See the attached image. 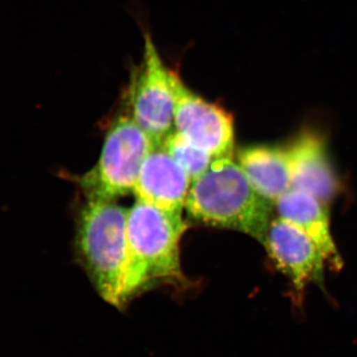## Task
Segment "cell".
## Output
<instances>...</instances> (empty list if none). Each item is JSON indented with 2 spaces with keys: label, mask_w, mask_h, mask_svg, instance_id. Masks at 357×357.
I'll list each match as a JSON object with an SVG mask.
<instances>
[{
  "label": "cell",
  "mask_w": 357,
  "mask_h": 357,
  "mask_svg": "<svg viewBox=\"0 0 357 357\" xmlns=\"http://www.w3.org/2000/svg\"><path fill=\"white\" fill-rule=\"evenodd\" d=\"M188 229L183 220L136 201L129 208L122 278L123 306L138 294L158 284L184 287L180 241Z\"/></svg>",
  "instance_id": "obj_1"
},
{
  "label": "cell",
  "mask_w": 357,
  "mask_h": 357,
  "mask_svg": "<svg viewBox=\"0 0 357 357\" xmlns=\"http://www.w3.org/2000/svg\"><path fill=\"white\" fill-rule=\"evenodd\" d=\"M274 204L260 196L234 158H218L192 182L188 215L211 227L243 232L264 245Z\"/></svg>",
  "instance_id": "obj_2"
},
{
  "label": "cell",
  "mask_w": 357,
  "mask_h": 357,
  "mask_svg": "<svg viewBox=\"0 0 357 357\" xmlns=\"http://www.w3.org/2000/svg\"><path fill=\"white\" fill-rule=\"evenodd\" d=\"M128 211L114 201H88L77 223L79 260L96 292L119 309L124 307L122 278Z\"/></svg>",
  "instance_id": "obj_3"
},
{
  "label": "cell",
  "mask_w": 357,
  "mask_h": 357,
  "mask_svg": "<svg viewBox=\"0 0 357 357\" xmlns=\"http://www.w3.org/2000/svg\"><path fill=\"white\" fill-rule=\"evenodd\" d=\"M155 147L129 115H121L105 137L96 166L79 178L88 201H115L133 192L141 167Z\"/></svg>",
  "instance_id": "obj_4"
},
{
  "label": "cell",
  "mask_w": 357,
  "mask_h": 357,
  "mask_svg": "<svg viewBox=\"0 0 357 357\" xmlns=\"http://www.w3.org/2000/svg\"><path fill=\"white\" fill-rule=\"evenodd\" d=\"M171 69L164 63L153 39L145 35L139 67L133 73L128 100L133 121L155 145H162L175 131Z\"/></svg>",
  "instance_id": "obj_5"
},
{
  "label": "cell",
  "mask_w": 357,
  "mask_h": 357,
  "mask_svg": "<svg viewBox=\"0 0 357 357\" xmlns=\"http://www.w3.org/2000/svg\"><path fill=\"white\" fill-rule=\"evenodd\" d=\"M175 131L213 159L234 158V117L215 103L188 88L177 70H171Z\"/></svg>",
  "instance_id": "obj_6"
},
{
  "label": "cell",
  "mask_w": 357,
  "mask_h": 357,
  "mask_svg": "<svg viewBox=\"0 0 357 357\" xmlns=\"http://www.w3.org/2000/svg\"><path fill=\"white\" fill-rule=\"evenodd\" d=\"M263 246L277 269L290 281L296 306H302L307 286L316 284L324 288L325 258L303 230L280 217L274 218Z\"/></svg>",
  "instance_id": "obj_7"
},
{
  "label": "cell",
  "mask_w": 357,
  "mask_h": 357,
  "mask_svg": "<svg viewBox=\"0 0 357 357\" xmlns=\"http://www.w3.org/2000/svg\"><path fill=\"white\" fill-rule=\"evenodd\" d=\"M192 178L168 153L155 145L141 167L133 194L136 201L153 206L169 217L183 220Z\"/></svg>",
  "instance_id": "obj_8"
},
{
  "label": "cell",
  "mask_w": 357,
  "mask_h": 357,
  "mask_svg": "<svg viewBox=\"0 0 357 357\" xmlns=\"http://www.w3.org/2000/svg\"><path fill=\"white\" fill-rule=\"evenodd\" d=\"M286 150L290 162L291 189L306 192L323 204L332 201L340 190V183L324 140L314 133H302Z\"/></svg>",
  "instance_id": "obj_9"
},
{
  "label": "cell",
  "mask_w": 357,
  "mask_h": 357,
  "mask_svg": "<svg viewBox=\"0 0 357 357\" xmlns=\"http://www.w3.org/2000/svg\"><path fill=\"white\" fill-rule=\"evenodd\" d=\"M279 217L303 230L314 241L333 270L344 265L342 256L331 234L330 220L324 204L312 195L298 190H289L274 204Z\"/></svg>",
  "instance_id": "obj_10"
},
{
  "label": "cell",
  "mask_w": 357,
  "mask_h": 357,
  "mask_svg": "<svg viewBox=\"0 0 357 357\" xmlns=\"http://www.w3.org/2000/svg\"><path fill=\"white\" fill-rule=\"evenodd\" d=\"M236 162L256 192L275 204L291 189V170L286 148L253 145L237 151Z\"/></svg>",
  "instance_id": "obj_11"
},
{
  "label": "cell",
  "mask_w": 357,
  "mask_h": 357,
  "mask_svg": "<svg viewBox=\"0 0 357 357\" xmlns=\"http://www.w3.org/2000/svg\"><path fill=\"white\" fill-rule=\"evenodd\" d=\"M163 146L178 165L184 168L192 178V182L201 177L215 160L210 154L195 146L176 131L166 138Z\"/></svg>",
  "instance_id": "obj_12"
}]
</instances>
